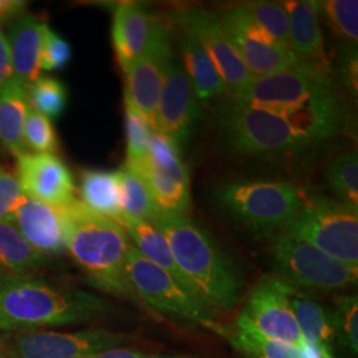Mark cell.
Here are the masks:
<instances>
[{"instance_id": "24", "label": "cell", "mask_w": 358, "mask_h": 358, "mask_svg": "<svg viewBox=\"0 0 358 358\" xmlns=\"http://www.w3.org/2000/svg\"><path fill=\"white\" fill-rule=\"evenodd\" d=\"M182 31L180 51L183 56V69L192 83L196 99L211 100L227 94L224 83L217 66L192 34Z\"/></svg>"}, {"instance_id": "22", "label": "cell", "mask_w": 358, "mask_h": 358, "mask_svg": "<svg viewBox=\"0 0 358 358\" xmlns=\"http://www.w3.org/2000/svg\"><path fill=\"white\" fill-rule=\"evenodd\" d=\"M291 303L297 325L308 345L313 346L321 358H337L332 309L303 294H292Z\"/></svg>"}, {"instance_id": "10", "label": "cell", "mask_w": 358, "mask_h": 358, "mask_svg": "<svg viewBox=\"0 0 358 358\" xmlns=\"http://www.w3.org/2000/svg\"><path fill=\"white\" fill-rule=\"evenodd\" d=\"M131 340L106 329L75 333L16 332L0 336V356L7 358H87Z\"/></svg>"}, {"instance_id": "38", "label": "cell", "mask_w": 358, "mask_h": 358, "mask_svg": "<svg viewBox=\"0 0 358 358\" xmlns=\"http://www.w3.org/2000/svg\"><path fill=\"white\" fill-rule=\"evenodd\" d=\"M71 57L72 48L69 43L47 26L40 59L41 71H60L69 63Z\"/></svg>"}, {"instance_id": "23", "label": "cell", "mask_w": 358, "mask_h": 358, "mask_svg": "<svg viewBox=\"0 0 358 358\" xmlns=\"http://www.w3.org/2000/svg\"><path fill=\"white\" fill-rule=\"evenodd\" d=\"M120 226H122L124 230L128 232L131 243L134 244V247L140 251V254L143 257L150 260L159 268L166 271L180 287H183V289H186V292H189L192 297H195L192 294L190 284L186 280L183 273L179 271L178 266L176 264V260L171 255L170 247L162 231L152 222L133 219V217H122L120 222Z\"/></svg>"}, {"instance_id": "30", "label": "cell", "mask_w": 358, "mask_h": 358, "mask_svg": "<svg viewBox=\"0 0 358 358\" xmlns=\"http://www.w3.org/2000/svg\"><path fill=\"white\" fill-rule=\"evenodd\" d=\"M336 346L352 357L358 353V296L338 294L332 309Z\"/></svg>"}, {"instance_id": "42", "label": "cell", "mask_w": 358, "mask_h": 358, "mask_svg": "<svg viewBox=\"0 0 358 358\" xmlns=\"http://www.w3.org/2000/svg\"><path fill=\"white\" fill-rule=\"evenodd\" d=\"M150 358H196L189 355H169V356H152Z\"/></svg>"}, {"instance_id": "19", "label": "cell", "mask_w": 358, "mask_h": 358, "mask_svg": "<svg viewBox=\"0 0 358 358\" xmlns=\"http://www.w3.org/2000/svg\"><path fill=\"white\" fill-rule=\"evenodd\" d=\"M13 223L38 254L50 259V256L62 255L66 251L62 208L27 198Z\"/></svg>"}, {"instance_id": "11", "label": "cell", "mask_w": 358, "mask_h": 358, "mask_svg": "<svg viewBox=\"0 0 358 358\" xmlns=\"http://www.w3.org/2000/svg\"><path fill=\"white\" fill-rule=\"evenodd\" d=\"M180 149L153 131L145 164L133 169L146 180L159 214L187 215L192 207L190 174Z\"/></svg>"}, {"instance_id": "3", "label": "cell", "mask_w": 358, "mask_h": 358, "mask_svg": "<svg viewBox=\"0 0 358 358\" xmlns=\"http://www.w3.org/2000/svg\"><path fill=\"white\" fill-rule=\"evenodd\" d=\"M108 303L96 294L69 289L32 273L0 275V331L31 332L97 320Z\"/></svg>"}, {"instance_id": "29", "label": "cell", "mask_w": 358, "mask_h": 358, "mask_svg": "<svg viewBox=\"0 0 358 358\" xmlns=\"http://www.w3.org/2000/svg\"><path fill=\"white\" fill-rule=\"evenodd\" d=\"M118 178L122 217H133L154 223L159 215V211L141 174L125 165L118 170Z\"/></svg>"}, {"instance_id": "43", "label": "cell", "mask_w": 358, "mask_h": 358, "mask_svg": "<svg viewBox=\"0 0 358 358\" xmlns=\"http://www.w3.org/2000/svg\"><path fill=\"white\" fill-rule=\"evenodd\" d=\"M3 273H4V272H3V268L0 267V275H3Z\"/></svg>"}, {"instance_id": "1", "label": "cell", "mask_w": 358, "mask_h": 358, "mask_svg": "<svg viewBox=\"0 0 358 358\" xmlns=\"http://www.w3.org/2000/svg\"><path fill=\"white\" fill-rule=\"evenodd\" d=\"M230 100L282 117L312 145L333 137L343 122V106L324 63L301 62L276 73L254 77Z\"/></svg>"}, {"instance_id": "2", "label": "cell", "mask_w": 358, "mask_h": 358, "mask_svg": "<svg viewBox=\"0 0 358 358\" xmlns=\"http://www.w3.org/2000/svg\"><path fill=\"white\" fill-rule=\"evenodd\" d=\"M154 224L162 231L171 255L196 300L213 310H231L243 292V276L217 241L187 215L159 214Z\"/></svg>"}, {"instance_id": "33", "label": "cell", "mask_w": 358, "mask_h": 358, "mask_svg": "<svg viewBox=\"0 0 358 358\" xmlns=\"http://www.w3.org/2000/svg\"><path fill=\"white\" fill-rule=\"evenodd\" d=\"M125 127H127V166L140 169L145 164L153 129L141 112L125 97Z\"/></svg>"}, {"instance_id": "8", "label": "cell", "mask_w": 358, "mask_h": 358, "mask_svg": "<svg viewBox=\"0 0 358 358\" xmlns=\"http://www.w3.org/2000/svg\"><path fill=\"white\" fill-rule=\"evenodd\" d=\"M219 127L231 149L244 155L278 158L312 146L282 117L232 100L223 105Z\"/></svg>"}, {"instance_id": "25", "label": "cell", "mask_w": 358, "mask_h": 358, "mask_svg": "<svg viewBox=\"0 0 358 358\" xmlns=\"http://www.w3.org/2000/svg\"><path fill=\"white\" fill-rule=\"evenodd\" d=\"M80 202L90 211L112 219L120 224L122 211L118 171H84L80 185Z\"/></svg>"}, {"instance_id": "5", "label": "cell", "mask_w": 358, "mask_h": 358, "mask_svg": "<svg viewBox=\"0 0 358 358\" xmlns=\"http://www.w3.org/2000/svg\"><path fill=\"white\" fill-rule=\"evenodd\" d=\"M282 231L327 255L358 267V206L336 198H312L303 202Z\"/></svg>"}, {"instance_id": "4", "label": "cell", "mask_w": 358, "mask_h": 358, "mask_svg": "<svg viewBox=\"0 0 358 358\" xmlns=\"http://www.w3.org/2000/svg\"><path fill=\"white\" fill-rule=\"evenodd\" d=\"M66 251L84 271L90 284L105 294L141 304L127 275L133 243L117 222L99 215L75 199L62 207Z\"/></svg>"}, {"instance_id": "20", "label": "cell", "mask_w": 358, "mask_h": 358, "mask_svg": "<svg viewBox=\"0 0 358 358\" xmlns=\"http://www.w3.org/2000/svg\"><path fill=\"white\" fill-rule=\"evenodd\" d=\"M47 24L31 15H20L10 28L8 45L13 60V78L23 90L41 73L40 59Z\"/></svg>"}, {"instance_id": "9", "label": "cell", "mask_w": 358, "mask_h": 358, "mask_svg": "<svg viewBox=\"0 0 358 358\" xmlns=\"http://www.w3.org/2000/svg\"><path fill=\"white\" fill-rule=\"evenodd\" d=\"M127 275L142 306L152 308L165 317L226 337L227 329L217 322L215 313L186 292L166 271L143 257L134 244L127 259Z\"/></svg>"}, {"instance_id": "13", "label": "cell", "mask_w": 358, "mask_h": 358, "mask_svg": "<svg viewBox=\"0 0 358 358\" xmlns=\"http://www.w3.org/2000/svg\"><path fill=\"white\" fill-rule=\"evenodd\" d=\"M299 294L273 276H266L248 294L242 315L275 341L303 352L308 344L300 332L291 303Z\"/></svg>"}, {"instance_id": "40", "label": "cell", "mask_w": 358, "mask_h": 358, "mask_svg": "<svg viewBox=\"0 0 358 358\" xmlns=\"http://www.w3.org/2000/svg\"><path fill=\"white\" fill-rule=\"evenodd\" d=\"M152 356L142 350L125 349V348H115L109 350H103L97 355H93L87 358H150Z\"/></svg>"}, {"instance_id": "12", "label": "cell", "mask_w": 358, "mask_h": 358, "mask_svg": "<svg viewBox=\"0 0 358 358\" xmlns=\"http://www.w3.org/2000/svg\"><path fill=\"white\" fill-rule=\"evenodd\" d=\"M217 16L234 50L252 76H267L301 63L289 45L256 24L243 4L227 8Z\"/></svg>"}, {"instance_id": "26", "label": "cell", "mask_w": 358, "mask_h": 358, "mask_svg": "<svg viewBox=\"0 0 358 358\" xmlns=\"http://www.w3.org/2000/svg\"><path fill=\"white\" fill-rule=\"evenodd\" d=\"M28 108L26 90L13 78L0 92V142L16 157L28 153L24 142Z\"/></svg>"}, {"instance_id": "37", "label": "cell", "mask_w": 358, "mask_h": 358, "mask_svg": "<svg viewBox=\"0 0 358 358\" xmlns=\"http://www.w3.org/2000/svg\"><path fill=\"white\" fill-rule=\"evenodd\" d=\"M26 199L16 176L0 167V222L13 223L17 210Z\"/></svg>"}, {"instance_id": "39", "label": "cell", "mask_w": 358, "mask_h": 358, "mask_svg": "<svg viewBox=\"0 0 358 358\" xmlns=\"http://www.w3.org/2000/svg\"><path fill=\"white\" fill-rule=\"evenodd\" d=\"M13 60L7 36L0 31V92L13 80Z\"/></svg>"}, {"instance_id": "28", "label": "cell", "mask_w": 358, "mask_h": 358, "mask_svg": "<svg viewBox=\"0 0 358 358\" xmlns=\"http://www.w3.org/2000/svg\"><path fill=\"white\" fill-rule=\"evenodd\" d=\"M50 259L27 242L15 223L0 222V267L11 273H29L47 266Z\"/></svg>"}, {"instance_id": "15", "label": "cell", "mask_w": 358, "mask_h": 358, "mask_svg": "<svg viewBox=\"0 0 358 358\" xmlns=\"http://www.w3.org/2000/svg\"><path fill=\"white\" fill-rule=\"evenodd\" d=\"M201 109L183 66L174 60L167 69L155 108L152 129L174 142L180 152L192 140Z\"/></svg>"}, {"instance_id": "16", "label": "cell", "mask_w": 358, "mask_h": 358, "mask_svg": "<svg viewBox=\"0 0 358 358\" xmlns=\"http://www.w3.org/2000/svg\"><path fill=\"white\" fill-rule=\"evenodd\" d=\"M16 158V178L27 198L59 208L77 199L73 177L57 155L28 152Z\"/></svg>"}, {"instance_id": "21", "label": "cell", "mask_w": 358, "mask_h": 358, "mask_svg": "<svg viewBox=\"0 0 358 358\" xmlns=\"http://www.w3.org/2000/svg\"><path fill=\"white\" fill-rule=\"evenodd\" d=\"M288 13L289 45L306 63H324L325 50L316 1L297 0L282 3Z\"/></svg>"}, {"instance_id": "18", "label": "cell", "mask_w": 358, "mask_h": 358, "mask_svg": "<svg viewBox=\"0 0 358 358\" xmlns=\"http://www.w3.org/2000/svg\"><path fill=\"white\" fill-rule=\"evenodd\" d=\"M174 60L169 31L145 56L124 69L127 76L125 97L141 112L150 127L167 69Z\"/></svg>"}, {"instance_id": "44", "label": "cell", "mask_w": 358, "mask_h": 358, "mask_svg": "<svg viewBox=\"0 0 358 358\" xmlns=\"http://www.w3.org/2000/svg\"><path fill=\"white\" fill-rule=\"evenodd\" d=\"M0 358H7V357H4V356H0Z\"/></svg>"}, {"instance_id": "35", "label": "cell", "mask_w": 358, "mask_h": 358, "mask_svg": "<svg viewBox=\"0 0 358 358\" xmlns=\"http://www.w3.org/2000/svg\"><path fill=\"white\" fill-rule=\"evenodd\" d=\"M243 6L256 24H259L266 32H268L272 38L289 45L288 13L282 3L251 1L245 3Z\"/></svg>"}, {"instance_id": "41", "label": "cell", "mask_w": 358, "mask_h": 358, "mask_svg": "<svg viewBox=\"0 0 358 358\" xmlns=\"http://www.w3.org/2000/svg\"><path fill=\"white\" fill-rule=\"evenodd\" d=\"M24 1H15V0H0V23L6 19L15 16L24 8Z\"/></svg>"}, {"instance_id": "32", "label": "cell", "mask_w": 358, "mask_h": 358, "mask_svg": "<svg viewBox=\"0 0 358 358\" xmlns=\"http://www.w3.org/2000/svg\"><path fill=\"white\" fill-rule=\"evenodd\" d=\"M26 94L28 105L50 120L59 117L66 108V88L53 77H38L27 88Z\"/></svg>"}, {"instance_id": "6", "label": "cell", "mask_w": 358, "mask_h": 358, "mask_svg": "<svg viewBox=\"0 0 358 358\" xmlns=\"http://www.w3.org/2000/svg\"><path fill=\"white\" fill-rule=\"evenodd\" d=\"M272 260L275 276L299 294L344 291L357 285L358 267L282 232L273 238Z\"/></svg>"}, {"instance_id": "27", "label": "cell", "mask_w": 358, "mask_h": 358, "mask_svg": "<svg viewBox=\"0 0 358 358\" xmlns=\"http://www.w3.org/2000/svg\"><path fill=\"white\" fill-rule=\"evenodd\" d=\"M226 337L244 358H303L300 350L266 337L242 313Z\"/></svg>"}, {"instance_id": "17", "label": "cell", "mask_w": 358, "mask_h": 358, "mask_svg": "<svg viewBox=\"0 0 358 358\" xmlns=\"http://www.w3.org/2000/svg\"><path fill=\"white\" fill-rule=\"evenodd\" d=\"M169 32L164 22L140 3H120L115 7L112 40L122 69L145 56Z\"/></svg>"}, {"instance_id": "31", "label": "cell", "mask_w": 358, "mask_h": 358, "mask_svg": "<svg viewBox=\"0 0 358 358\" xmlns=\"http://www.w3.org/2000/svg\"><path fill=\"white\" fill-rule=\"evenodd\" d=\"M325 179L336 199L358 206V157L346 153L337 157L325 171Z\"/></svg>"}, {"instance_id": "34", "label": "cell", "mask_w": 358, "mask_h": 358, "mask_svg": "<svg viewBox=\"0 0 358 358\" xmlns=\"http://www.w3.org/2000/svg\"><path fill=\"white\" fill-rule=\"evenodd\" d=\"M319 16H324L333 29L350 41L358 38L357 0H327L316 1Z\"/></svg>"}, {"instance_id": "14", "label": "cell", "mask_w": 358, "mask_h": 358, "mask_svg": "<svg viewBox=\"0 0 358 358\" xmlns=\"http://www.w3.org/2000/svg\"><path fill=\"white\" fill-rule=\"evenodd\" d=\"M174 17L180 29L192 34L207 52L217 66L230 99L236 97L254 76L234 50L217 13L199 7H186L178 10Z\"/></svg>"}, {"instance_id": "7", "label": "cell", "mask_w": 358, "mask_h": 358, "mask_svg": "<svg viewBox=\"0 0 358 358\" xmlns=\"http://www.w3.org/2000/svg\"><path fill=\"white\" fill-rule=\"evenodd\" d=\"M219 205L259 235L282 230L303 205L301 194L289 182L244 180L222 186Z\"/></svg>"}, {"instance_id": "36", "label": "cell", "mask_w": 358, "mask_h": 358, "mask_svg": "<svg viewBox=\"0 0 358 358\" xmlns=\"http://www.w3.org/2000/svg\"><path fill=\"white\" fill-rule=\"evenodd\" d=\"M24 142L27 150L31 153L53 154L57 150V137L51 120L31 106L27 113Z\"/></svg>"}]
</instances>
